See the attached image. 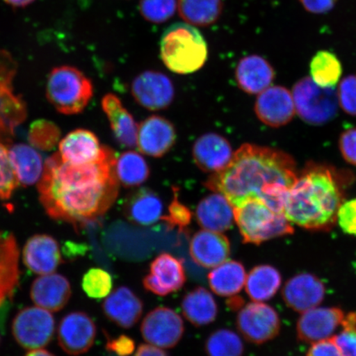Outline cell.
<instances>
[{"label": "cell", "instance_id": "obj_1", "mask_svg": "<svg viewBox=\"0 0 356 356\" xmlns=\"http://www.w3.org/2000/svg\"><path fill=\"white\" fill-rule=\"evenodd\" d=\"M117 158L105 146L95 163L74 165L59 153L47 160L38 184L40 202L47 215L80 229L104 216L118 198Z\"/></svg>", "mask_w": 356, "mask_h": 356}, {"label": "cell", "instance_id": "obj_2", "mask_svg": "<svg viewBox=\"0 0 356 356\" xmlns=\"http://www.w3.org/2000/svg\"><path fill=\"white\" fill-rule=\"evenodd\" d=\"M297 177L296 163L291 155L246 144L234 153L228 165L213 173L206 186L225 195L232 207L256 197L275 211L284 213V197Z\"/></svg>", "mask_w": 356, "mask_h": 356}, {"label": "cell", "instance_id": "obj_3", "mask_svg": "<svg viewBox=\"0 0 356 356\" xmlns=\"http://www.w3.org/2000/svg\"><path fill=\"white\" fill-rule=\"evenodd\" d=\"M343 202L335 172L325 166L309 165L288 191L283 212L292 225L311 231H327L335 225Z\"/></svg>", "mask_w": 356, "mask_h": 356}, {"label": "cell", "instance_id": "obj_4", "mask_svg": "<svg viewBox=\"0 0 356 356\" xmlns=\"http://www.w3.org/2000/svg\"><path fill=\"white\" fill-rule=\"evenodd\" d=\"M160 56L172 72L193 74L206 64L207 43L193 25L176 22L164 31L160 42Z\"/></svg>", "mask_w": 356, "mask_h": 356}, {"label": "cell", "instance_id": "obj_5", "mask_svg": "<svg viewBox=\"0 0 356 356\" xmlns=\"http://www.w3.org/2000/svg\"><path fill=\"white\" fill-rule=\"evenodd\" d=\"M233 207L234 220L244 243L260 245L293 233L292 224L284 213L275 211L264 200L249 197Z\"/></svg>", "mask_w": 356, "mask_h": 356}, {"label": "cell", "instance_id": "obj_6", "mask_svg": "<svg viewBox=\"0 0 356 356\" xmlns=\"http://www.w3.org/2000/svg\"><path fill=\"white\" fill-rule=\"evenodd\" d=\"M93 95L91 80L73 66L56 67L49 74L47 97L60 113H82Z\"/></svg>", "mask_w": 356, "mask_h": 356}, {"label": "cell", "instance_id": "obj_7", "mask_svg": "<svg viewBox=\"0 0 356 356\" xmlns=\"http://www.w3.org/2000/svg\"><path fill=\"white\" fill-rule=\"evenodd\" d=\"M291 93L296 113L306 123L322 126L336 118L339 106L336 88L320 87L305 77L295 84Z\"/></svg>", "mask_w": 356, "mask_h": 356}, {"label": "cell", "instance_id": "obj_8", "mask_svg": "<svg viewBox=\"0 0 356 356\" xmlns=\"http://www.w3.org/2000/svg\"><path fill=\"white\" fill-rule=\"evenodd\" d=\"M17 65L10 52L0 50V142L12 139L16 128L24 122L26 108L13 89Z\"/></svg>", "mask_w": 356, "mask_h": 356}, {"label": "cell", "instance_id": "obj_9", "mask_svg": "<svg viewBox=\"0 0 356 356\" xmlns=\"http://www.w3.org/2000/svg\"><path fill=\"white\" fill-rule=\"evenodd\" d=\"M56 321L50 311L40 307H28L17 314L12 332L22 348L35 350L47 346L54 337Z\"/></svg>", "mask_w": 356, "mask_h": 356}, {"label": "cell", "instance_id": "obj_10", "mask_svg": "<svg viewBox=\"0 0 356 356\" xmlns=\"http://www.w3.org/2000/svg\"><path fill=\"white\" fill-rule=\"evenodd\" d=\"M280 326L277 312L264 302H250L238 312V330L251 343L261 345L274 339L278 336Z\"/></svg>", "mask_w": 356, "mask_h": 356}, {"label": "cell", "instance_id": "obj_11", "mask_svg": "<svg viewBox=\"0 0 356 356\" xmlns=\"http://www.w3.org/2000/svg\"><path fill=\"white\" fill-rule=\"evenodd\" d=\"M144 340L163 349H170L181 341L185 332L184 320L176 312L167 307L150 311L141 323Z\"/></svg>", "mask_w": 356, "mask_h": 356}, {"label": "cell", "instance_id": "obj_12", "mask_svg": "<svg viewBox=\"0 0 356 356\" xmlns=\"http://www.w3.org/2000/svg\"><path fill=\"white\" fill-rule=\"evenodd\" d=\"M96 335L95 322L83 312L66 314L58 327L59 346L70 355L78 356L88 353L95 344Z\"/></svg>", "mask_w": 356, "mask_h": 356}, {"label": "cell", "instance_id": "obj_13", "mask_svg": "<svg viewBox=\"0 0 356 356\" xmlns=\"http://www.w3.org/2000/svg\"><path fill=\"white\" fill-rule=\"evenodd\" d=\"M346 315L337 307L318 306L304 312L297 322L298 338L310 344L329 339L341 327Z\"/></svg>", "mask_w": 356, "mask_h": 356}, {"label": "cell", "instance_id": "obj_14", "mask_svg": "<svg viewBox=\"0 0 356 356\" xmlns=\"http://www.w3.org/2000/svg\"><path fill=\"white\" fill-rule=\"evenodd\" d=\"M186 280L184 262L163 252L151 262L149 273L143 280L146 291L165 297L184 287Z\"/></svg>", "mask_w": 356, "mask_h": 356}, {"label": "cell", "instance_id": "obj_15", "mask_svg": "<svg viewBox=\"0 0 356 356\" xmlns=\"http://www.w3.org/2000/svg\"><path fill=\"white\" fill-rule=\"evenodd\" d=\"M131 92L138 104L151 111L168 108L175 95L170 79L156 71L138 75L132 82Z\"/></svg>", "mask_w": 356, "mask_h": 356}, {"label": "cell", "instance_id": "obj_16", "mask_svg": "<svg viewBox=\"0 0 356 356\" xmlns=\"http://www.w3.org/2000/svg\"><path fill=\"white\" fill-rule=\"evenodd\" d=\"M255 113L261 122L270 127L286 126L296 113L292 93L282 86H270L259 93Z\"/></svg>", "mask_w": 356, "mask_h": 356}, {"label": "cell", "instance_id": "obj_17", "mask_svg": "<svg viewBox=\"0 0 356 356\" xmlns=\"http://www.w3.org/2000/svg\"><path fill=\"white\" fill-rule=\"evenodd\" d=\"M326 289L321 280L311 273H300L284 284L282 296L289 308L304 313L318 307L324 300Z\"/></svg>", "mask_w": 356, "mask_h": 356}, {"label": "cell", "instance_id": "obj_18", "mask_svg": "<svg viewBox=\"0 0 356 356\" xmlns=\"http://www.w3.org/2000/svg\"><path fill=\"white\" fill-rule=\"evenodd\" d=\"M173 124L159 115H152L138 127V149L151 157H162L172 149L176 141Z\"/></svg>", "mask_w": 356, "mask_h": 356}, {"label": "cell", "instance_id": "obj_19", "mask_svg": "<svg viewBox=\"0 0 356 356\" xmlns=\"http://www.w3.org/2000/svg\"><path fill=\"white\" fill-rule=\"evenodd\" d=\"M22 260L35 274H51L62 262L59 243L51 235H33L25 244Z\"/></svg>", "mask_w": 356, "mask_h": 356}, {"label": "cell", "instance_id": "obj_20", "mask_svg": "<svg viewBox=\"0 0 356 356\" xmlns=\"http://www.w3.org/2000/svg\"><path fill=\"white\" fill-rule=\"evenodd\" d=\"M230 252L229 240L222 233L203 229L191 238L190 255L195 264L204 268H215L224 264Z\"/></svg>", "mask_w": 356, "mask_h": 356}, {"label": "cell", "instance_id": "obj_21", "mask_svg": "<svg viewBox=\"0 0 356 356\" xmlns=\"http://www.w3.org/2000/svg\"><path fill=\"white\" fill-rule=\"evenodd\" d=\"M19 248L15 235L0 231V308L7 306L19 284Z\"/></svg>", "mask_w": 356, "mask_h": 356}, {"label": "cell", "instance_id": "obj_22", "mask_svg": "<svg viewBox=\"0 0 356 356\" xmlns=\"http://www.w3.org/2000/svg\"><path fill=\"white\" fill-rule=\"evenodd\" d=\"M233 155L229 142L216 133L204 134L193 145L194 161L200 170L206 172L221 171L228 165Z\"/></svg>", "mask_w": 356, "mask_h": 356}, {"label": "cell", "instance_id": "obj_23", "mask_svg": "<svg viewBox=\"0 0 356 356\" xmlns=\"http://www.w3.org/2000/svg\"><path fill=\"white\" fill-rule=\"evenodd\" d=\"M60 156L65 163L74 165H84L95 163L104 154L105 146H102L95 133L79 129L70 132L59 144Z\"/></svg>", "mask_w": 356, "mask_h": 356}, {"label": "cell", "instance_id": "obj_24", "mask_svg": "<svg viewBox=\"0 0 356 356\" xmlns=\"http://www.w3.org/2000/svg\"><path fill=\"white\" fill-rule=\"evenodd\" d=\"M72 295L70 283L64 275H43L31 286L30 296L34 304L50 312L63 309Z\"/></svg>", "mask_w": 356, "mask_h": 356}, {"label": "cell", "instance_id": "obj_25", "mask_svg": "<svg viewBox=\"0 0 356 356\" xmlns=\"http://www.w3.org/2000/svg\"><path fill=\"white\" fill-rule=\"evenodd\" d=\"M106 317L123 328H131L139 322L143 314V302L130 288L115 289L102 305Z\"/></svg>", "mask_w": 356, "mask_h": 356}, {"label": "cell", "instance_id": "obj_26", "mask_svg": "<svg viewBox=\"0 0 356 356\" xmlns=\"http://www.w3.org/2000/svg\"><path fill=\"white\" fill-rule=\"evenodd\" d=\"M238 86L249 95H259L269 88L275 79V70L264 57L257 55L243 58L235 71Z\"/></svg>", "mask_w": 356, "mask_h": 356}, {"label": "cell", "instance_id": "obj_27", "mask_svg": "<svg viewBox=\"0 0 356 356\" xmlns=\"http://www.w3.org/2000/svg\"><path fill=\"white\" fill-rule=\"evenodd\" d=\"M195 217L204 229L225 232L232 228L234 212L232 204L220 193H213L200 200Z\"/></svg>", "mask_w": 356, "mask_h": 356}, {"label": "cell", "instance_id": "obj_28", "mask_svg": "<svg viewBox=\"0 0 356 356\" xmlns=\"http://www.w3.org/2000/svg\"><path fill=\"white\" fill-rule=\"evenodd\" d=\"M102 109L109 120L111 130L120 144L127 148L136 145L138 127L132 115L114 95H106L102 101Z\"/></svg>", "mask_w": 356, "mask_h": 356}, {"label": "cell", "instance_id": "obj_29", "mask_svg": "<svg viewBox=\"0 0 356 356\" xmlns=\"http://www.w3.org/2000/svg\"><path fill=\"white\" fill-rule=\"evenodd\" d=\"M124 213L134 224L154 225L162 219L163 202L153 191L142 188L128 197L124 204Z\"/></svg>", "mask_w": 356, "mask_h": 356}, {"label": "cell", "instance_id": "obj_30", "mask_svg": "<svg viewBox=\"0 0 356 356\" xmlns=\"http://www.w3.org/2000/svg\"><path fill=\"white\" fill-rule=\"evenodd\" d=\"M182 314L195 327L211 324L217 318L218 305L212 293L204 287H197L186 293L181 302Z\"/></svg>", "mask_w": 356, "mask_h": 356}, {"label": "cell", "instance_id": "obj_31", "mask_svg": "<svg viewBox=\"0 0 356 356\" xmlns=\"http://www.w3.org/2000/svg\"><path fill=\"white\" fill-rule=\"evenodd\" d=\"M246 279V270L238 261H226L208 275L211 291L220 297L237 296L245 286Z\"/></svg>", "mask_w": 356, "mask_h": 356}, {"label": "cell", "instance_id": "obj_32", "mask_svg": "<svg viewBox=\"0 0 356 356\" xmlns=\"http://www.w3.org/2000/svg\"><path fill=\"white\" fill-rule=\"evenodd\" d=\"M11 165L22 185H33L41 179L44 166L42 156L33 147L17 144L8 150Z\"/></svg>", "mask_w": 356, "mask_h": 356}, {"label": "cell", "instance_id": "obj_33", "mask_svg": "<svg viewBox=\"0 0 356 356\" xmlns=\"http://www.w3.org/2000/svg\"><path fill=\"white\" fill-rule=\"evenodd\" d=\"M282 284V277L275 267L259 265L247 275L246 293L255 302H264L277 295Z\"/></svg>", "mask_w": 356, "mask_h": 356}, {"label": "cell", "instance_id": "obj_34", "mask_svg": "<svg viewBox=\"0 0 356 356\" xmlns=\"http://www.w3.org/2000/svg\"><path fill=\"white\" fill-rule=\"evenodd\" d=\"M178 12L186 24L197 26H211L220 19L222 0H178Z\"/></svg>", "mask_w": 356, "mask_h": 356}, {"label": "cell", "instance_id": "obj_35", "mask_svg": "<svg viewBox=\"0 0 356 356\" xmlns=\"http://www.w3.org/2000/svg\"><path fill=\"white\" fill-rule=\"evenodd\" d=\"M310 74L320 87L336 88L342 74V66L333 53L320 51L310 62Z\"/></svg>", "mask_w": 356, "mask_h": 356}, {"label": "cell", "instance_id": "obj_36", "mask_svg": "<svg viewBox=\"0 0 356 356\" xmlns=\"http://www.w3.org/2000/svg\"><path fill=\"white\" fill-rule=\"evenodd\" d=\"M118 181L126 186H140L148 179L149 168L145 159L135 151H128L120 155L115 164Z\"/></svg>", "mask_w": 356, "mask_h": 356}, {"label": "cell", "instance_id": "obj_37", "mask_svg": "<svg viewBox=\"0 0 356 356\" xmlns=\"http://www.w3.org/2000/svg\"><path fill=\"white\" fill-rule=\"evenodd\" d=\"M206 351L208 356H243L244 346L237 333L220 329L208 337Z\"/></svg>", "mask_w": 356, "mask_h": 356}, {"label": "cell", "instance_id": "obj_38", "mask_svg": "<svg viewBox=\"0 0 356 356\" xmlns=\"http://www.w3.org/2000/svg\"><path fill=\"white\" fill-rule=\"evenodd\" d=\"M59 127L47 120H38L31 124L29 140L35 148L42 150H51L60 140Z\"/></svg>", "mask_w": 356, "mask_h": 356}, {"label": "cell", "instance_id": "obj_39", "mask_svg": "<svg viewBox=\"0 0 356 356\" xmlns=\"http://www.w3.org/2000/svg\"><path fill=\"white\" fill-rule=\"evenodd\" d=\"M82 287L91 299L100 300L108 297L113 289V278L108 271L102 268H91L84 274Z\"/></svg>", "mask_w": 356, "mask_h": 356}, {"label": "cell", "instance_id": "obj_40", "mask_svg": "<svg viewBox=\"0 0 356 356\" xmlns=\"http://www.w3.org/2000/svg\"><path fill=\"white\" fill-rule=\"evenodd\" d=\"M177 0H140L139 10L144 19L154 24H163L175 15Z\"/></svg>", "mask_w": 356, "mask_h": 356}, {"label": "cell", "instance_id": "obj_41", "mask_svg": "<svg viewBox=\"0 0 356 356\" xmlns=\"http://www.w3.org/2000/svg\"><path fill=\"white\" fill-rule=\"evenodd\" d=\"M332 337L341 356H356V313L346 315L341 331Z\"/></svg>", "mask_w": 356, "mask_h": 356}, {"label": "cell", "instance_id": "obj_42", "mask_svg": "<svg viewBox=\"0 0 356 356\" xmlns=\"http://www.w3.org/2000/svg\"><path fill=\"white\" fill-rule=\"evenodd\" d=\"M19 185V180L11 165L8 150L0 142V198L10 199Z\"/></svg>", "mask_w": 356, "mask_h": 356}, {"label": "cell", "instance_id": "obj_43", "mask_svg": "<svg viewBox=\"0 0 356 356\" xmlns=\"http://www.w3.org/2000/svg\"><path fill=\"white\" fill-rule=\"evenodd\" d=\"M175 193V199L168 207V215L163 216L161 220L166 222L169 229L177 228L181 232L190 225L193 219V213L177 198L176 191Z\"/></svg>", "mask_w": 356, "mask_h": 356}, {"label": "cell", "instance_id": "obj_44", "mask_svg": "<svg viewBox=\"0 0 356 356\" xmlns=\"http://www.w3.org/2000/svg\"><path fill=\"white\" fill-rule=\"evenodd\" d=\"M338 102L347 114L356 115V75L341 80L337 90Z\"/></svg>", "mask_w": 356, "mask_h": 356}, {"label": "cell", "instance_id": "obj_45", "mask_svg": "<svg viewBox=\"0 0 356 356\" xmlns=\"http://www.w3.org/2000/svg\"><path fill=\"white\" fill-rule=\"evenodd\" d=\"M337 222L345 234L356 235V198L342 202L337 212Z\"/></svg>", "mask_w": 356, "mask_h": 356}, {"label": "cell", "instance_id": "obj_46", "mask_svg": "<svg viewBox=\"0 0 356 356\" xmlns=\"http://www.w3.org/2000/svg\"><path fill=\"white\" fill-rule=\"evenodd\" d=\"M339 149L346 161L356 166V127L350 128L341 134Z\"/></svg>", "mask_w": 356, "mask_h": 356}, {"label": "cell", "instance_id": "obj_47", "mask_svg": "<svg viewBox=\"0 0 356 356\" xmlns=\"http://www.w3.org/2000/svg\"><path fill=\"white\" fill-rule=\"evenodd\" d=\"M106 349L119 356H130L136 350V342L127 335H121L117 338L106 336Z\"/></svg>", "mask_w": 356, "mask_h": 356}, {"label": "cell", "instance_id": "obj_48", "mask_svg": "<svg viewBox=\"0 0 356 356\" xmlns=\"http://www.w3.org/2000/svg\"><path fill=\"white\" fill-rule=\"evenodd\" d=\"M306 356H341L333 337L311 344Z\"/></svg>", "mask_w": 356, "mask_h": 356}, {"label": "cell", "instance_id": "obj_49", "mask_svg": "<svg viewBox=\"0 0 356 356\" xmlns=\"http://www.w3.org/2000/svg\"><path fill=\"white\" fill-rule=\"evenodd\" d=\"M338 0H300L306 11L315 15H322L331 11Z\"/></svg>", "mask_w": 356, "mask_h": 356}, {"label": "cell", "instance_id": "obj_50", "mask_svg": "<svg viewBox=\"0 0 356 356\" xmlns=\"http://www.w3.org/2000/svg\"><path fill=\"white\" fill-rule=\"evenodd\" d=\"M135 356H168V354L160 347L151 344H141L138 347Z\"/></svg>", "mask_w": 356, "mask_h": 356}, {"label": "cell", "instance_id": "obj_51", "mask_svg": "<svg viewBox=\"0 0 356 356\" xmlns=\"http://www.w3.org/2000/svg\"><path fill=\"white\" fill-rule=\"evenodd\" d=\"M3 1L13 8H20L30 6L35 0H3Z\"/></svg>", "mask_w": 356, "mask_h": 356}, {"label": "cell", "instance_id": "obj_52", "mask_svg": "<svg viewBox=\"0 0 356 356\" xmlns=\"http://www.w3.org/2000/svg\"><path fill=\"white\" fill-rule=\"evenodd\" d=\"M243 302L244 301L241 297L235 296L230 297V299L227 301V305L232 310H239L243 308Z\"/></svg>", "mask_w": 356, "mask_h": 356}, {"label": "cell", "instance_id": "obj_53", "mask_svg": "<svg viewBox=\"0 0 356 356\" xmlns=\"http://www.w3.org/2000/svg\"><path fill=\"white\" fill-rule=\"evenodd\" d=\"M25 356H55L50 351L42 348L31 350Z\"/></svg>", "mask_w": 356, "mask_h": 356}]
</instances>
